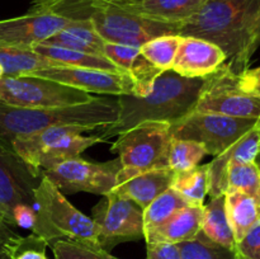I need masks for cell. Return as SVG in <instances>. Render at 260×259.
I'll list each match as a JSON object with an SVG mask.
<instances>
[{
  "label": "cell",
  "mask_w": 260,
  "mask_h": 259,
  "mask_svg": "<svg viewBox=\"0 0 260 259\" xmlns=\"http://www.w3.org/2000/svg\"><path fill=\"white\" fill-rule=\"evenodd\" d=\"M203 79H188L173 70L164 71L155 80L149 94L118 95V118L99 132L102 140L112 139L146 121H164L170 124L194 109Z\"/></svg>",
  "instance_id": "obj_1"
},
{
  "label": "cell",
  "mask_w": 260,
  "mask_h": 259,
  "mask_svg": "<svg viewBox=\"0 0 260 259\" xmlns=\"http://www.w3.org/2000/svg\"><path fill=\"white\" fill-rule=\"evenodd\" d=\"M259 13L260 0H207L197 14L183 23L179 36L215 43L230 58L231 69L240 74L241 57Z\"/></svg>",
  "instance_id": "obj_2"
},
{
  "label": "cell",
  "mask_w": 260,
  "mask_h": 259,
  "mask_svg": "<svg viewBox=\"0 0 260 259\" xmlns=\"http://www.w3.org/2000/svg\"><path fill=\"white\" fill-rule=\"evenodd\" d=\"M118 118L117 99L95 98L65 108H24L0 103V151H13V142L52 126H83L102 130Z\"/></svg>",
  "instance_id": "obj_3"
},
{
  "label": "cell",
  "mask_w": 260,
  "mask_h": 259,
  "mask_svg": "<svg viewBox=\"0 0 260 259\" xmlns=\"http://www.w3.org/2000/svg\"><path fill=\"white\" fill-rule=\"evenodd\" d=\"M71 20H90L94 29L106 42L141 47L152 38L179 35L182 24L156 22L137 17L109 5L88 3L55 12Z\"/></svg>",
  "instance_id": "obj_4"
},
{
  "label": "cell",
  "mask_w": 260,
  "mask_h": 259,
  "mask_svg": "<svg viewBox=\"0 0 260 259\" xmlns=\"http://www.w3.org/2000/svg\"><path fill=\"white\" fill-rule=\"evenodd\" d=\"M36 200L40 211L37 226L32 234L45 239L48 245L58 239H68L93 249H101L93 218L74 207L65 195L45 175L36 189Z\"/></svg>",
  "instance_id": "obj_5"
},
{
  "label": "cell",
  "mask_w": 260,
  "mask_h": 259,
  "mask_svg": "<svg viewBox=\"0 0 260 259\" xmlns=\"http://www.w3.org/2000/svg\"><path fill=\"white\" fill-rule=\"evenodd\" d=\"M91 130L83 126H52L28 136L18 137L13 142V151L17 154L36 174L65 160L79 157L86 149L101 142L99 135L84 136L83 132Z\"/></svg>",
  "instance_id": "obj_6"
},
{
  "label": "cell",
  "mask_w": 260,
  "mask_h": 259,
  "mask_svg": "<svg viewBox=\"0 0 260 259\" xmlns=\"http://www.w3.org/2000/svg\"><path fill=\"white\" fill-rule=\"evenodd\" d=\"M170 123L164 121H146L123 132L111 146V152L118 155L122 164L117 184L154 169L168 167L170 142Z\"/></svg>",
  "instance_id": "obj_7"
},
{
  "label": "cell",
  "mask_w": 260,
  "mask_h": 259,
  "mask_svg": "<svg viewBox=\"0 0 260 259\" xmlns=\"http://www.w3.org/2000/svg\"><path fill=\"white\" fill-rule=\"evenodd\" d=\"M90 93L38 76H3L0 103L24 108L53 109L88 103Z\"/></svg>",
  "instance_id": "obj_8"
},
{
  "label": "cell",
  "mask_w": 260,
  "mask_h": 259,
  "mask_svg": "<svg viewBox=\"0 0 260 259\" xmlns=\"http://www.w3.org/2000/svg\"><path fill=\"white\" fill-rule=\"evenodd\" d=\"M256 123L258 119L190 112L170 124V134L173 139L198 142L205 146L208 155L217 156Z\"/></svg>",
  "instance_id": "obj_9"
},
{
  "label": "cell",
  "mask_w": 260,
  "mask_h": 259,
  "mask_svg": "<svg viewBox=\"0 0 260 259\" xmlns=\"http://www.w3.org/2000/svg\"><path fill=\"white\" fill-rule=\"evenodd\" d=\"M238 81L239 74L225 62L203 79L198 101L192 112L260 121V95L241 90Z\"/></svg>",
  "instance_id": "obj_10"
},
{
  "label": "cell",
  "mask_w": 260,
  "mask_h": 259,
  "mask_svg": "<svg viewBox=\"0 0 260 259\" xmlns=\"http://www.w3.org/2000/svg\"><path fill=\"white\" fill-rule=\"evenodd\" d=\"M98 230L102 250L111 251L116 245L145 239L144 210L134 201L111 192L103 196L91 210Z\"/></svg>",
  "instance_id": "obj_11"
},
{
  "label": "cell",
  "mask_w": 260,
  "mask_h": 259,
  "mask_svg": "<svg viewBox=\"0 0 260 259\" xmlns=\"http://www.w3.org/2000/svg\"><path fill=\"white\" fill-rule=\"evenodd\" d=\"M122 164L119 159L106 163H91L80 157L65 160L43 172L63 195L79 192L106 196L117 185Z\"/></svg>",
  "instance_id": "obj_12"
},
{
  "label": "cell",
  "mask_w": 260,
  "mask_h": 259,
  "mask_svg": "<svg viewBox=\"0 0 260 259\" xmlns=\"http://www.w3.org/2000/svg\"><path fill=\"white\" fill-rule=\"evenodd\" d=\"M43 174H36L17 154L0 151V213L13 226L12 213L17 206L25 205L37 212L36 189Z\"/></svg>",
  "instance_id": "obj_13"
},
{
  "label": "cell",
  "mask_w": 260,
  "mask_h": 259,
  "mask_svg": "<svg viewBox=\"0 0 260 259\" xmlns=\"http://www.w3.org/2000/svg\"><path fill=\"white\" fill-rule=\"evenodd\" d=\"M28 75L57 81L80 89L86 93L117 96L123 94H135V86L131 78L127 74L122 73H109L96 69L75 68V66H61V68L43 69Z\"/></svg>",
  "instance_id": "obj_14"
},
{
  "label": "cell",
  "mask_w": 260,
  "mask_h": 259,
  "mask_svg": "<svg viewBox=\"0 0 260 259\" xmlns=\"http://www.w3.org/2000/svg\"><path fill=\"white\" fill-rule=\"evenodd\" d=\"M71 19L52 12L29 10L24 15L0 20V47L30 48L68 25Z\"/></svg>",
  "instance_id": "obj_15"
},
{
  "label": "cell",
  "mask_w": 260,
  "mask_h": 259,
  "mask_svg": "<svg viewBox=\"0 0 260 259\" xmlns=\"http://www.w3.org/2000/svg\"><path fill=\"white\" fill-rule=\"evenodd\" d=\"M228 61V56L215 43L197 37H183L172 70L188 79H205Z\"/></svg>",
  "instance_id": "obj_16"
},
{
  "label": "cell",
  "mask_w": 260,
  "mask_h": 259,
  "mask_svg": "<svg viewBox=\"0 0 260 259\" xmlns=\"http://www.w3.org/2000/svg\"><path fill=\"white\" fill-rule=\"evenodd\" d=\"M260 152V131L259 121L250 131L241 136L229 149L215 156L208 163V195L210 197L225 195L226 175L230 165L249 164L255 161Z\"/></svg>",
  "instance_id": "obj_17"
},
{
  "label": "cell",
  "mask_w": 260,
  "mask_h": 259,
  "mask_svg": "<svg viewBox=\"0 0 260 259\" xmlns=\"http://www.w3.org/2000/svg\"><path fill=\"white\" fill-rule=\"evenodd\" d=\"M103 55L112 61L123 74L131 78L135 86L134 95L144 96L150 93L157 76L162 74L140 52V47L106 42Z\"/></svg>",
  "instance_id": "obj_18"
},
{
  "label": "cell",
  "mask_w": 260,
  "mask_h": 259,
  "mask_svg": "<svg viewBox=\"0 0 260 259\" xmlns=\"http://www.w3.org/2000/svg\"><path fill=\"white\" fill-rule=\"evenodd\" d=\"M174 172L169 168L142 172L114 187L112 192L134 201L142 210L172 185Z\"/></svg>",
  "instance_id": "obj_19"
},
{
  "label": "cell",
  "mask_w": 260,
  "mask_h": 259,
  "mask_svg": "<svg viewBox=\"0 0 260 259\" xmlns=\"http://www.w3.org/2000/svg\"><path fill=\"white\" fill-rule=\"evenodd\" d=\"M203 206H184L175 212L164 225L145 235L146 244H179L194 239L201 231Z\"/></svg>",
  "instance_id": "obj_20"
},
{
  "label": "cell",
  "mask_w": 260,
  "mask_h": 259,
  "mask_svg": "<svg viewBox=\"0 0 260 259\" xmlns=\"http://www.w3.org/2000/svg\"><path fill=\"white\" fill-rule=\"evenodd\" d=\"M41 43L81 51V52L103 55L106 41L96 33L90 20H71L62 29Z\"/></svg>",
  "instance_id": "obj_21"
},
{
  "label": "cell",
  "mask_w": 260,
  "mask_h": 259,
  "mask_svg": "<svg viewBox=\"0 0 260 259\" xmlns=\"http://www.w3.org/2000/svg\"><path fill=\"white\" fill-rule=\"evenodd\" d=\"M225 208L234 238L238 243L260 218V206L246 193L229 189L225 193Z\"/></svg>",
  "instance_id": "obj_22"
},
{
  "label": "cell",
  "mask_w": 260,
  "mask_h": 259,
  "mask_svg": "<svg viewBox=\"0 0 260 259\" xmlns=\"http://www.w3.org/2000/svg\"><path fill=\"white\" fill-rule=\"evenodd\" d=\"M201 234L217 245L235 250L236 241L226 213L225 195L212 197L207 205L203 206Z\"/></svg>",
  "instance_id": "obj_23"
},
{
  "label": "cell",
  "mask_w": 260,
  "mask_h": 259,
  "mask_svg": "<svg viewBox=\"0 0 260 259\" xmlns=\"http://www.w3.org/2000/svg\"><path fill=\"white\" fill-rule=\"evenodd\" d=\"M0 65L4 76H23L43 69L66 66L40 55L32 48L14 47H0Z\"/></svg>",
  "instance_id": "obj_24"
},
{
  "label": "cell",
  "mask_w": 260,
  "mask_h": 259,
  "mask_svg": "<svg viewBox=\"0 0 260 259\" xmlns=\"http://www.w3.org/2000/svg\"><path fill=\"white\" fill-rule=\"evenodd\" d=\"M30 48L35 50L36 52L40 53V55L51 58L53 61H57V62L63 63L66 66L96 69V70L109 71V73H122L109 58H107L103 55L81 52V51L56 47V46H48L43 45V43H36Z\"/></svg>",
  "instance_id": "obj_25"
},
{
  "label": "cell",
  "mask_w": 260,
  "mask_h": 259,
  "mask_svg": "<svg viewBox=\"0 0 260 259\" xmlns=\"http://www.w3.org/2000/svg\"><path fill=\"white\" fill-rule=\"evenodd\" d=\"M170 188L175 190L187 205L203 206L206 196L208 195L207 164L197 165L185 172L174 173Z\"/></svg>",
  "instance_id": "obj_26"
},
{
  "label": "cell",
  "mask_w": 260,
  "mask_h": 259,
  "mask_svg": "<svg viewBox=\"0 0 260 259\" xmlns=\"http://www.w3.org/2000/svg\"><path fill=\"white\" fill-rule=\"evenodd\" d=\"M187 206L185 201L172 188L157 196L144 210L145 235L164 225L175 212Z\"/></svg>",
  "instance_id": "obj_27"
},
{
  "label": "cell",
  "mask_w": 260,
  "mask_h": 259,
  "mask_svg": "<svg viewBox=\"0 0 260 259\" xmlns=\"http://www.w3.org/2000/svg\"><path fill=\"white\" fill-rule=\"evenodd\" d=\"M180 43L179 35H167L152 38L140 47V52L155 68L164 71L172 70Z\"/></svg>",
  "instance_id": "obj_28"
},
{
  "label": "cell",
  "mask_w": 260,
  "mask_h": 259,
  "mask_svg": "<svg viewBox=\"0 0 260 259\" xmlns=\"http://www.w3.org/2000/svg\"><path fill=\"white\" fill-rule=\"evenodd\" d=\"M206 155L208 154L205 146L198 142L172 139L168 151V167L174 173L190 170L200 165Z\"/></svg>",
  "instance_id": "obj_29"
},
{
  "label": "cell",
  "mask_w": 260,
  "mask_h": 259,
  "mask_svg": "<svg viewBox=\"0 0 260 259\" xmlns=\"http://www.w3.org/2000/svg\"><path fill=\"white\" fill-rule=\"evenodd\" d=\"M229 189L246 193L260 206V173L255 163L230 165L226 175V190Z\"/></svg>",
  "instance_id": "obj_30"
},
{
  "label": "cell",
  "mask_w": 260,
  "mask_h": 259,
  "mask_svg": "<svg viewBox=\"0 0 260 259\" xmlns=\"http://www.w3.org/2000/svg\"><path fill=\"white\" fill-rule=\"evenodd\" d=\"M177 245L182 259H236L235 250L212 243L201 231L192 240L183 241Z\"/></svg>",
  "instance_id": "obj_31"
},
{
  "label": "cell",
  "mask_w": 260,
  "mask_h": 259,
  "mask_svg": "<svg viewBox=\"0 0 260 259\" xmlns=\"http://www.w3.org/2000/svg\"><path fill=\"white\" fill-rule=\"evenodd\" d=\"M51 246L55 259H106L102 249H93L79 241L58 239Z\"/></svg>",
  "instance_id": "obj_32"
},
{
  "label": "cell",
  "mask_w": 260,
  "mask_h": 259,
  "mask_svg": "<svg viewBox=\"0 0 260 259\" xmlns=\"http://www.w3.org/2000/svg\"><path fill=\"white\" fill-rule=\"evenodd\" d=\"M47 246V241L36 234L22 236L12 259H48L46 256Z\"/></svg>",
  "instance_id": "obj_33"
},
{
  "label": "cell",
  "mask_w": 260,
  "mask_h": 259,
  "mask_svg": "<svg viewBox=\"0 0 260 259\" xmlns=\"http://www.w3.org/2000/svg\"><path fill=\"white\" fill-rule=\"evenodd\" d=\"M235 254L240 259H260V218L236 243Z\"/></svg>",
  "instance_id": "obj_34"
},
{
  "label": "cell",
  "mask_w": 260,
  "mask_h": 259,
  "mask_svg": "<svg viewBox=\"0 0 260 259\" xmlns=\"http://www.w3.org/2000/svg\"><path fill=\"white\" fill-rule=\"evenodd\" d=\"M22 236L7 222L0 223V259H12Z\"/></svg>",
  "instance_id": "obj_35"
},
{
  "label": "cell",
  "mask_w": 260,
  "mask_h": 259,
  "mask_svg": "<svg viewBox=\"0 0 260 259\" xmlns=\"http://www.w3.org/2000/svg\"><path fill=\"white\" fill-rule=\"evenodd\" d=\"M147 259H182L177 244L149 243Z\"/></svg>",
  "instance_id": "obj_36"
},
{
  "label": "cell",
  "mask_w": 260,
  "mask_h": 259,
  "mask_svg": "<svg viewBox=\"0 0 260 259\" xmlns=\"http://www.w3.org/2000/svg\"><path fill=\"white\" fill-rule=\"evenodd\" d=\"M239 86L245 93L260 95V66L255 69H246L239 74Z\"/></svg>",
  "instance_id": "obj_37"
},
{
  "label": "cell",
  "mask_w": 260,
  "mask_h": 259,
  "mask_svg": "<svg viewBox=\"0 0 260 259\" xmlns=\"http://www.w3.org/2000/svg\"><path fill=\"white\" fill-rule=\"evenodd\" d=\"M259 47H260V13L258 18H256L255 24H254L250 41H249L248 46H246L245 51H244L243 57H241V63H240L241 73L248 69L249 62H250V58L253 57V55L256 52V50H258Z\"/></svg>",
  "instance_id": "obj_38"
},
{
  "label": "cell",
  "mask_w": 260,
  "mask_h": 259,
  "mask_svg": "<svg viewBox=\"0 0 260 259\" xmlns=\"http://www.w3.org/2000/svg\"><path fill=\"white\" fill-rule=\"evenodd\" d=\"M30 2H32V5H30L29 10H42V12H46L50 8H52L53 5L65 2V0H30Z\"/></svg>",
  "instance_id": "obj_39"
},
{
  "label": "cell",
  "mask_w": 260,
  "mask_h": 259,
  "mask_svg": "<svg viewBox=\"0 0 260 259\" xmlns=\"http://www.w3.org/2000/svg\"><path fill=\"white\" fill-rule=\"evenodd\" d=\"M102 253H103L104 258H106V259H119V258H117V256H114V255H112V254H109L108 251L102 250Z\"/></svg>",
  "instance_id": "obj_40"
},
{
  "label": "cell",
  "mask_w": 260,
  "mask_h": 259,
  "mask_svg": "<svg viewBox=\"0 0 260 259\" xmlns=\"http://www.w3.org/2000/svg\"><path fill=\"white\" fill-rule=\"evenodd\" d=\"M256 164V167H258V169H259V173H260V152L258 154V156H256V159H255V161H254Z\"/></svg>",
  "instance_id": "obj_41"
},
{
  "label": "cell",
  "mask_w": 260,
  "mask_h": 259,
  "mask_svg": "<svg viewBox=\"0 0 260 259\" xmlns=\"http://www.w3.org/2000/svg\"><path fill=\"white\" fill-rule=\"evenodd\" d=\"M3 76H4V70H3V66L0 65V79H2Z\"/></svg>",
  "instance_id": "obj_42"
},
{
  "label": "cell",
  "mask_w": 260,
  "mask_h": 259,
  "mask_svg": "<svg viewBox=\"0 0 260 259\" xmlns=\"http://www.w3.org/2000/svg\"><path fill=\"white\" fill-rule=\"evenodd\" d=\"M2 222H5V220H4V217H3L2 213H0V223H2Z\"/></svg>",
  "instance_id": "obj_43"
},
{
  "label": "cell",
  "mask_w": 260,
  "mask_h": 259,
  "mask_svg": "<svg viewBox=\"0 0 260 259\" xmlns=\"http://www.w3.org/2000/svg\"><path fill=\"white\" fill-rule=\"evenodd\" d=\"M259 131H260V121H259Z\"/></svg>",
  "instance_id": "obj_44"
},
{
  "label": "cell",
  "mask_w": 260,
  "mask_h": 259,
  "mask_svg": "<svg viewBox=\"0 0 260 259\" xmlns=\"http://www.w3.org/2000/svg\"><path fill=\"white\" fill-rule=\"evenodd\" d=\"M236 259H240V258H239V256H236Z\"/></svg>",
  "instance_id": "obj_45"
}]
</instances>
